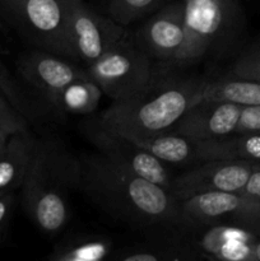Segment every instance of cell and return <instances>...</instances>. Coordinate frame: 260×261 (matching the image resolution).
Instances as JSON below:
<instances>
[{"mask_svg": "<svg viewBox=\"0 0 260 261\" xmlns=\"http://www.w3.org/2000/svg\"><path fill=\"white\" fill-rule=\"evenodd\" d=\"M206 83L200 78L152 82L132 97L112 102L97 116L107 129L139 142L171 130L201 98Z\"/></svg>", "mask_w": 260, "mask_h": 261, "instance_id": "3", "label": "cell"}, {"mask_svg": "<svg viewBox=\"0 0 260 261\" xmlns=\"http://www.w3.org/2000/svg\"><path fill=\"white\" fill-rule=\"evenodd\" d=\"M126 37L124 25L105 17L83 0H70L66 56L89 65Z\"/></svg>", "mask_w": 260, "mask_h": 261, "instance_id": "9", "label": "cell"}, {"mask_svg": "<svg viewBox=\"0 0 260 261\" xmlns=\"http://www.w3.org/2000/svg\"><path fill=\"white\" fill-rule=\"evenodd\" d=\"M184 38V2L170 0L145 20L139 31L138 45L152 59L172 64L183 47Z\"/></svg>", "mask_w": 260, "mask_h": 261, "instance_id": "13", "label": "cell"}, {"mask_svg": "<svg viewBox=\"0 0 260 261\" xmlns=\"http://www.w3.org/2000/svg\"><path fill=\"white\" fill-rule=\"evenodd\" d=\"M260 133V106H244L233 134Z\"/></svg>", "mask_w": 260, "mask_h": 261, "instance_id": "25", "label": "cell"}, {"mask_svg": "<svg viewBox=\"0 0 260 261\" xmlns=\"http://www.w3.org/2000/svg\"><path fill=\"white\" fill-rule=\"evenodd\" d=\"M178 233V232H175ZM175 233L161 240L134 244L112 252L111 257L119 261H175L198 259L195 247L181 242Z\"/></svg>", "mask_w": 260, "mask_h": 261, "instance_id": "16", "label": "cell"}, {"mask_svg": "<svg viewBox=\"0 0 260 261\" xmlns=\"http://www.w3.org/2000/svg\"><path fill=\"white\" fill-rule=\"evenodd\" d=\"M14 200V193H8L0 195V241H2L3 236L7 232L8 226H9Z\"/></svg>", "mask_w": 260, "mask_h": 261, "instance_id": "26", "label": "cell"}, {"mask_svg": "<svg viewBox=\"0 0 260 261\" xmlns=\"http://www.w3.org/2000/svg\"><path fill=\"white\" fill-rule=\"evenodd\" d=\"M166 3L167 0H109L107 10L112 19L126 27L152 14Z\"/></svg>", "mask_w": 260, "mask_h": 261, "instance_id": "22", "label": "cell"}, {"mask_svg": "<svg viewBox=\"0 0 260 261\" xmlns=\"http://www.w3.org/2000/svg\"><path fill=\"white\" fill-rule=\"evenodd\" d=\"M114 244L102 234L74 233L60 240L48 255L51 261H101L111 257Z\"/></svg>", "mask_w": 260, "mask_h": 261, "instance_id": "18", "label": "cell"}, {"mask_svg": "<svg viewBox=\"0 0 260 261\" xmlns=\"http://www.w3.org/2000/svg\"><path fill=\"white\" fill-rule=\"evenodd\" d=\"M3 68V64H2V61H0V69Z\"/></svg>", "mask_w": 260, "mask_h": 261, "instance_id": "31", "label": "cell"}, {"mask_svg": "<svg viewBox=\"0 0 260 261\" xmlns=\"http://www.w3.org/2000/svg\"><path fill=\"white\" fill-rule=\"evenodd\" d=\"M86 69L112 102L132 97L153 82L152 58L127 36Z\"/></svg>", "mask_w": 260, "mask_h": 261, "instance_id": "6", "label": "cell"}, {"mask_svg": "<svg viewBox=\"0 0 260 261\" xmlns=\"http://www.w3.org/2000/svg\"><path fill=\"white\" fill-rule=\"evenodd\" d=\"M137 143L166 165L188 166L198 163L199 142L184 135L165 132Z\"/></svg>", "mask_w": 260, "mask_h": 261, "instance_id": "19", "label": "cell"}, {"mask_svg": "<svg viewBox=\"0 0 260 261\" xmlns=\"http://www.w3.org/2000/svg\"><path fill=\"white\" fill-rule=\"evenodd\" d=\"M203 231L193 246L201 257L222 261H252V246L260 234L237 226L217 224Z\"/></svg>", "mask_w": 260, "mask_h": 261, "instance_id": "14", "label": "cell"}, {"mask_svg": "<svg viewBox=\"0 0 260 261\" xmlns=\"http://www.w3.org/2000/svg\"><path fill=\"white\" fill-rule=\"evenodd\" d=\"M244 106L200 98L171 127L175 134L195 142H208L233 134Z\"/></svg>", "mask_w": 260, "mask_h": 261, "instance_id": "12", "label": "cell"}, {"mask_svg": "<svg viewBox=\"0 0 260 261\" xmlns=\"http://www.w3.org/2000/svg\"><path fill=\"white\" fill-rule=\"evenodd\" d=\"M245 195L260 201V167H254V171L250 175L247 184L241 191Z\"/></svg>", "mask_w": 260, "mask_h": 261, "instance_id": "27", "label": "cell"}, {"mask_svg": "<svg viewBox=\"0 0 260 261\" xmlns=\"http://www.w3.org/2000/svg\"><path fill=\"white\" fill-rule=\"evenodd\" d=\"M81 161L60 140L36 139L35 152L23 181L22 204L42 233L56 236L71 217L70 195L79 190Z\"/></svg>", "mask_w": 260, "mask_h": 261, "instance_id": "2", "label": "cell"}, {"mask_svg": "<svg viewBox=\"0 0 260 261\" xmlns=\"http://www.w3.org/2000/svg\"><path fill=\"white\" fill-rule=\"evenodd\" d=\"M254 167H260V162L259 163H254Z\"/></svg>", "mask_w": 260, "mask_h": 261, "instance_id": "30", "label": "cell"}, {"mask_svg": "<svg viewBox=\"0 0 260 261\" xmlns=\"http://www.w3.org/2000/svg\"><path fill=\"white\" fill-rule=\"evenodd\" d=\"M201 98L241 106H260V82L224 75L217 81H208Z\"/></svg>", "mask_w": 260, "mask_h": 261, "instance_id": "21", "label": "cell"}, {"mask_svg": "<svg viewBox=\"0 0 260 261\" xmlns=\"http://www.w3.org/2000/svg\"><path fill=\"white\" fill-rule=\"evenodd\" d=\"M8 138L9 137H7V135H4L0 133V154H2L3 150H4V148H5V145H7Z\"/></svg>", "mask_w": 260, "mask_h": 261, "instance_id": "29", "label": "cell"}, {"mask_svg": "<svg viewBox=\"0 0 260 261\" xmlns=\"http://www.w3.org/2000/svg\"><path fill=\"white\" fill-rule=\"evenodd\" d=\"M227 75L260 82V46H254L242 53L232 64Z\"/></svg>", "mask_w": 260, "mask_h": 261, "instance_id": "24", "label": "cell"}, {"mask_svg": "<svg viewBox=\"0 0 260 261\" xmlns=\"http://www.w3.org/2000/svg\"><path fill=\"white\" fill-rule=\"evenodd\" d=\"M65 59L63 56L35 48L19 59L18 71L23 81L37 91L48 105H51L66 86L78 79L89 76L86 68H81Z\"/></svg>", "mask_w": 260, "mask_h": 261, "instance_id": "11", "label": "cell"}, {"mask_svg": "<svg viewBox=\"0 0 260 261\" xmlns=\"http://www.w3.org/2000/svg\"><path fill=\"white\" fill-rule=\"evenodd\" d=\"M185 38L173 65L188 66L219 51L241 20L239 0H183Z\"/></svg>", "mask_w": 260, "mask_h": 261, "instance_id": "4", "label": "cell"}, {"mask_svg": "<svg viewBox=\"0 0 260 261\" xmlns=\"http://www.w3.org/2000/svg\"><path fill=\"white\" fill-rule=\"evenodd\" d=\"M79 130L97 152L112 163L170 190L173 177L166 163L157 160L133 139L107 129L97 115H89L84 119Z\"/></svg>", "mask_w": 260, "mask_h": 261, "instance_id": "8", "label": "cell"}, {"mask_svg": "<svg viewBox=\"0 0 260 261\" xmlns=\"http://www.w3.org/2000/svg\"><path fill=\"white\" fill-rule=\"evenodd\" d=\"M70 0H0V17L38 50L66 56Z\"/></svg>", "mask_w": 260, "mask_h": 261, "instance_id": "5", "label": "cell"}, {"mask_svg": "<svg viewBox=\"0 0 260 261\" xmlns=\"http://www.w3.org/2000/svg\"><path fill=\"white\" fill-rule=\"evenodd\" d=\"M181 222L185 231L227 224L260 234V201L241 191L198 194L181 201Z\"/></svg>", "mask_w": 260, "mask_h": 261, "instance_id": "7", "label": "cell"}, {"mask_svg": "<svg viewBox=\"0 0 260 261\" xmlns=\"http://www.w3.org/2000/svg\"><path fill=\"white\" fill-rule=\"evenodd\" d=\"M102 89L92 78H83L66 86L56 96L51 107L61 114L89 116L99 106Z\"/></svg>", "mask_w": 260, "mask_h": 261, "instance_id": "20", "label": "cell"}, {"mask_svg": "<svg viewBox=\"0 0 260 261\" xmlns=\"http://www.w3.org/2000/svg\"><path fill=\"white\" fill-rule=\"evenodd\" d=\"M36 139L31 133H19L8 138L0 154V195L20 189L35 152Z\"/></svg>", "mask_w": 260, "mask_h": 261, "instance_id": "15", "label": "cell"}, {"mask_svg": "<svg viewBox=\"0 0 260 261\" xmlns=\"http://www.w3.org/2000/svg\"><path fill=\"white\" fill-rule=\"evenodd\" d=\"M79 191L117 222L143 229L185 232L181 201L168 189L115 165L99 153L83 154Z\"/></svg>", "mask_w": 260, "mask_h": 261, "instance_id": "1", "label": "cell"}, {"mask_svg": "<svg viewBox=\"0 0 260 261\" xmlns=\"http://www.w3.org/2000/svg\"><path fill=\"white\" fill-rule=\"evenodd\" d=\"M204 161L260 162V133L231 134L219 139L199 142L198 163Z\"/></svg>", "mask_w": 260, "mask_h": 261, "instance_id": "17", "label": "cell"}, {"mask_svg": "<svg viewBox=\"0 0 260 261\" xmlns=\"http://www.w3.org/2000/svg\"><path fill=\"white\" fill-rule=\"evenodd\" d=\"M0 133L7 137L19 133H30L27 119L13 106L2 89H0Z\"/></svg>", "mask_w": 260, "mask_h": 261, "instance_id": "23", "label": "cell"}, {"mask_svg": "<svg viewBox=\"0 0 260 261\" xmlns=\"http://www.w3.org/2000/svg\"><path fill=\"white\" fill-rule=\"evenodd\" d=\"M252 261H260V237L254 242V246H252Z\"/></svg>", "mask_w": 260, "mask_h": 261, "instance_id": "28", "label": "cell"}, {"mask_svg": "<svg viewBox=\"0 0 260 261\" xmlns=\"http://www.w3.org/2000/svg\"><path fill=\"white\" fill-rule=\"evenodd\" d=\"M254 163L242 161H204L173 177L170 191L180 201L198 194L244 190Z\"/></svg>", "mask_w": 260, "mask_h": 261, "instance_id": "10", "label": "cell"}]
</instances>
